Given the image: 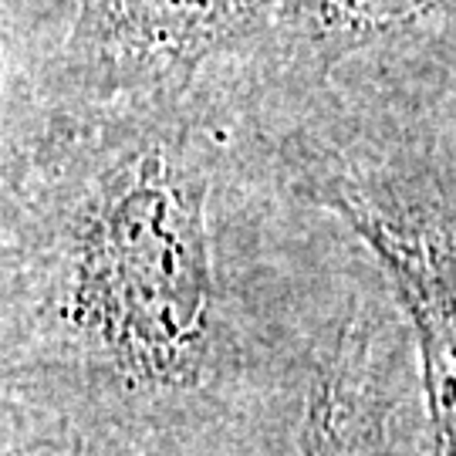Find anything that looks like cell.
I'll list each match as a JSON object with an SVG mask.
<instances>
[{
	"label": "cell",
	"mask_w": 456,
	"mask_h": 456,
	"mask_svg": "<svg viewBox=\"0 0 456 456\" xmlns=\"http://www.w3.org/2000/svg\"><path fill=\"white\" fill-rule=\"evenodd\" d=\"M213 98L37 115L0 98V392L102 456H207L281 389L237 308Z\"/></svg>",
	"instance_id": "6da1fadb"
},
{
	"label": "cell",
	"mask_w": 456,
	"mask_h": 456,
	"mask_svg": "<svg viewBox=\"0 0 456 456\" xmlns=\"http://www.w3.org/2000/svg\"><path fill=\"white\" fill-rule=\"evenodd\" d=\"M288 0H0V95L78 115L207 95L267 48Z\"/></svg>",
	"instance_id": "7a4b0ae2"
},
{
	"label": "cell",
	"mask_w": 456,
	"mask_h": 456,
	"mask_svg": "<svg viewBox=\"0 0 456 456\" xmlns=\"http://www.w3.org/2000/svg\"><path fill=\"white\" fill-rule=\"evenodd\" d=\"M305 190L389 274L416 335L426 456H456V207L322 166L305 173Z\"/></svg>",
	"instance_id": "3957f363"
},
{
	"label": "cell",
	"mask_w": 456,
	"mask_h": 456,
	"mask_svg": "<svg viewBox=\"0 0 456 456\" xmlns=\"http://www.w3.org/2000/svg\"><path fill=\"white\" fill-rule=\"evenodd\" d=\"M453 7L456 0H288L257 61L328 75L345 58L426 28Z\"/></svg>",
	"instance_id": "277c9868"
},
{
	"label": "cell",
	"mask_w": 456,
	"mask_h": 456,
	"mask_svg": "<svg viewBox=\"0 0 456 456\" xmlns=\"http://www.w3.org/2000/svg\"><path fill=\"white\" fill-rule=\"evenodd\" d=\"M365 338H355L348 325L335 335L328 355L308 375L305 412L297 433V456H352L355 440V386H359Z\"/></svg>",
	"instance_id": "5b68a950"
},
{
	"label": "cell",
	"mask_w": 456,
	"mask_h": 456,
	"mask_svg": "<svg viewBox=\"0 0 456 456\" xmlns=\"http://www.w3.org/2000/svg\"><path fill=\"white\" fill-rule=\"evenodd\" d=\"M0 456H102L88 443L54 419L51 412L28 406L0 392Z\"/></svg>",
	"instance_id": "8992f818"
}]
</instances>
